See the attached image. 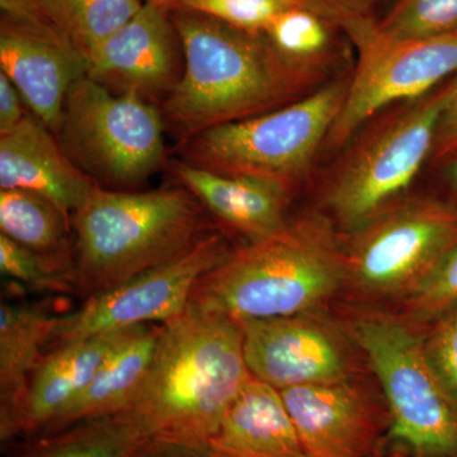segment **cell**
<instances>
[{"instance_id": "cell-31", "label": "cell", "mask_w": 457, "mask_h": 457, "mask_svg": "<svg viewBox=\"0 0 457 457\" xmlns=\"http://www.w3.org/2000/svg\"><path fill=\"white\" fill-rule=\"evenodd\" d=\"M457 152V74L453 77V89L449 102L441 114L436 132L431 162L438 164Z\"/></svg>"}, {"instance_id": "cell-9", "label": "cell", "mask_w": 457, "mask_h": 457, "mask_svg": "<svg viewBox=\"0 0 457 457\" xmlns=\"http://www.w3.org/2000/svg\"><path fill=\"white\" fill-rule=\"evenodd\" d=\"M165 131L161 107L86 75L69 90L57 140L99 187L137 191L168 165Z\"/></svg>"}, {"instance_id": "cell-26", "label": "cell", "mask_w": 457, "mask_h": 457, "mask_svg": "<svg viewBox=\"0 0 457 457\" xmlns=\"http://www.w3.org/2000/svg\"><path fill=\"white\" fill-rule=\"evenodd\" d=\"M179 8L215 18L243 31L263 32L272 21L286 11L306 8L318 12L347 33L360 18L347 16L318 0H185Z\"/></svg>"}, {"instance_id": "cell-7", "label": "cell", "mask_w": 457, "mask_h": 457, "mask_svg": "<svg viewBox=\"0 0 457 457\" xmlns=\"http://www.w3.org/2000/svg\"><path fill=\"white\" fill-rule=\"evenodd\" d=\"M453 89V77L422 97L386 108L348 143L324 185L319 210L342 234L408 194L423 165L431 162L438 122Z\"/></svg>"}, {"instance_id": "cell-14", "label": "cell", "mask_w": 457, "mask_h": 457, "mask_svg": "<svg viewBox=\"0 0 457 457\" xmlns=\"http://www.w3.org/2000/svg\"><path fill=\"white\" fill-rule=\"evenodd\" d=\"M183 69L182 44L170 12L144 3L92 54L87 77L114 93L158 106L176 88Z\"/></svg>"}, {"instance_id": "cell-35", "label": "cell", "mask_w": 457, "mask_h": 457, "mask_svg": "<svg viewBox=\"0 0 457 457\" xmlns=\"http://www.w3.org/2000/svg\"><path fill=\"white\" fill-rule=\"evenodd\" d=\"M437 165L445 191L457 198V152L453 153Z\"/></svg>"}, {"instance_id": "cell-24", "label": "cell", "mask_w": 457, "mask_h": 457, "mask_svg": "<svg viewBox=\"0 0 457 457\" xmlns=\"http://www.w3.org/2000/svg\"><path fill=\"white\" fill-rule=\"evenodd\" d=\"M146 440L130 414L123 411L27 437L5 457H131Z\"/></svg>"}, {"instance_id": "cell-4", "label": "cell", "mask_w": 457, "mask_h": 457, "mask_svg": "<svg viewBox=\"0 0 457 457\" xmlns=\"http://www.w3.org/2000/svg\"><path fill=\"white\" fill-rule=\"evenodd\" d=\"M74 294L92 296L187 253L216 230L187 189L98 187L71 215Z\"/></svg>"}, {"instance_id": "cell-25", "label": "cell", "mask_w": 457, "mask_h": 457, "mask_svg": "<svg viewBox=\"0 0 457 457\" xmlns=\"http://www.w3.org/2000/svg\"><path fill=\"white\" fill-rule=\"evenodd\" d=\"M337 29H341L318 12L295 8L276 17L263 33L286 62L324 75L332 60Z\"/></svg>"}, {"instance_id": "cell-16", "label": "cell", "mask_w": 457, "mask_h": 457, "mask_svg": "<svg viewBox=\"0 0 457 457\" xmlns=\"http://www.w3.org/2000/svg\"><path fill=\"white\" fill-rule=\"evenodd\" d=\"M167 168L176 186L191 192L207 213L245 243L273 236L291 218L294 195L278 183L213 173L179 158Z\"/></svg>"}, {"instance_id": "cell-8", "label": "cell", "mask_w": 457, "mask_h": 457, "mask_svg": "<svg viewBox=\"0 0 457 457\" xmlns=\"http://www.w3.org/2000/svg\"><path fill=\"white\" fill-rule=\"evenodd\" d=\"M351 77L242 121L216 126L177 144L179 159L213 173L253 177L295 194L341 112Z\"/></svg>"}, {"instance_id": "cell-32", "label": "cell", "mask_w": 457, "mask_h": 457, "mask_svg": "<svg viewBox=\"0 0 457 457\" xmlns=\"http://www.w3.org/2000/svg\"><path fill=\"white\" fill-rule=\"evenodd\" d=\"M14 84L0 73V137L16 129L29 111Z\"/></svg>"}, {"instance_id": "cell-22", "label": "cell", "mask_w": 457, "mask_h": 457, "mask_svg": "<svg viewBox=\"0 0 457 457\" xmlns=\"http://www.w3.org/2000/svg\"><path fill=\"white\" fill-rule=\"evenodd\" d=\"M59 315L47 303H2L0 308V440L16 420L29 380L49 345Z\"/></svg>"}, {"instance_id": "cell-19", "label": "cell", "mask_w": 457, "mask_h": 457, "mask_svg": "<svg viewBox=\"0 0 457 457\" xmlns=\"http://www.w3.org/2000/svg\"><path fill=\"white\" fill-rule=\"evenodd\" d=\"M207 451L210 457H309L278 390L253 376Z\"/></svg>"}, {"instance_id": "cell-20", "label": "cell", "mask_w": 457, "mask_h": 457, "mask_svg": "<svg viewBox=\"0 0 457 457\" xmlns=\"http://www.w3.org/2000/svg\"><path fill=\"white\" fill-rule=\"evenodd\" d=\"M143 5V0H0V21L68 42L89 60Z\"/></svg>"}, {"instance_id": "cell-15", "label": "cell", "mask_w": 457, "mask_h": 457, "mask_svg": "<svg viewBox=\"0 0 457 457\" xmlns=\"http://www.w3.org/2000/svg\"><path fill=\"white\" fill-rule=\"evenodd\" d=\"M88 60L68 42L0 22V73L29 112L57 137L69 90L86 77Z\"/></svg>"}, {"instance_id": "cell-28", "label": "cell", "mask_w": 457, "mask_h": 457, "mask_svg": "<svg viewBox=\"0 0 457 457\" xmlns=\"http://www.w3.org/2000/svg\"><path fill=\"white\" fill-rule=\"evenodd\" d=\"M457 302V245L445 255L425 281L394 309L416 326H422Z\"/></svg>"}, {"instance_id": "cell-2", "label": "cell", "mask_w": 457, "mask_h": 457, "mask_svg": "<svg viewBox=\"0 0 457 457\" xmlns=\"http://www.w3.org/2000/svg\"><path fill=\"white\" fill-rule=\"evenodd\" d=\"M251 378L242 323L189 303L161 324L145 383L126 413L147 440L207 447Z\"/></svg>"}, {"instance_id": "cell-21", "label": "cell", "mask_w": 457, "mask_h": 457, "mask_svg": "<svg viewBox=\"0 0 457 457\" xmlns=\"http://www.w3.org/2000/svg\"><path fill=\"white\" fill-rule=\"evenodd\" d=\"M159 332L161 324L135 327L104 361L82 394L40 435L60 431L82 420L128 411L145 383Z\"/></svg>"}, {"instance_id": "cell-17", "label": "cell", "mask_w": 457, "mask_h": 457, "mask_svg": "<svg viewBox=\"0 0 457 457\" xmlns=\"http://www.w3.org/2000/svg\"><path fill=\"white\" fill-rule=\"evenodd\" d=\"M135 327L50 348L31 376L16 420L2 442L40 435L88 386Z\"/></svg>"}, {"instance_id": "cell-30", "label": "cell", "mask_w": 457, "mask_h": 457, "mask_svg": "<svg viewBox=\"0 0 457 457\" xmlns=\"http://www.w3.org/2000/svg\"><path fill=\"white\" fill-rule=\"evenodd\" d=\"M417 327L427 362L457 399V302Z\"/></svg>"}, {"instance_id": "cell-3", "label": "cell", "mask_w": 457, "mask_h": 457, "mask_svg": "<svg viewBox=\"0 0 457 457\" xmlns=\"http://www.w3.org/2000/svg\"><path fill=\"white\" fill-rule=\"evenodd\" d=\"M345 279L342 233L321 212L291 216L273 236L234 246L189 303L237 321L332 308Z\"/></svg>"}, {"instance_id": "cell-1", "label": "cell", "mask_w": 457, "mask_h": 457, "mask_svg": "<svg viewBox=\"0 0 457 457\" xmlns=\"http://www.w3.org/2000/svg\"><path fill=\"white\" fill-rule=\"evenodd\" d=\"M170 12L185 69L159 107L177 144L286 106L324 84V75L286 62L263 32L243 31L188 9Z\"/></svg>"}, {"instance_id": "cell-10", "label": "cell", "mask_w": 457, "mask_h": 457, "mask_svg": "<svg viewBox=\"0 0 457 457\" xmlns=\"http://www.w3.org/2000/svg\"><path fill=\"white\" fill-rule=\"evenodd\" d=\"M357 65L327 145L341 149L376 114L422 97L457 74V31L429 38L394 40L376 20L356 36Z\"/></svg>"}, {"instance_id": "cell-11", "label": "cell", "mask_w": 457, "mask_h": 457, "mask_svg": "<svg viewBox=\"0 0 457 457\" xmlns=\"http://www.w3.org/2000/svg\"><path fill=\"white\" fill-rule=\"evenodd\" d=\"M234 246L216 228L187 253L147 270L92 296L77 311L59 315L50 348L146 324H164L188 308L198 279L222 263Z\"/></svg>"}, {"instance_id": "cell-18", "label": "cell", "mask_w": 457, "mask_h": 457, "mask_svg": "<svg viewBox=\"0 0 457 457\" xmlns=\"http://www.w3.org/2000/svg\"><path fill=\"white\" fill-rule=\"evenodd\" d=\"M97 187L31 112L0 137V189L41 195L71 218Z\"/></svg>"}, {"instance_id": "cell-27", "label": "cell", "mask_w": 457, "mask_h": 457, "mask_svg": "<svg viewBox=\"0 0 457 457\" xmlns=\"http://www.w3.org/2000/svg\"><path fill=\"white\" fill-rule=\"evenodd\" d=\"M376 29L394 40L449 35L457 31V0H398Z\"/></svg>"}, {"instance_id": "cell-12", "label": "cell", "mask_w": 457, "mask_h": 457, "mask_svg": "<svg viewBox=\"0 0 457 457\" xmlns=\"http://www.w3.org/2000/svg\"><path fill=\"white\" fill-rule=\"evenodd\" d=\"M240 323L249 371L278 392L372 372L333 306Z\"/></svg>"}, {"instance_id": "cell-23", "label": "cell", "mask_w": 457, "mask_h": 457, "mask_svg": "<svg viewBox=\"0 0 457 457\" xmlns=\"http://www.w3.org/2000/svg\"><path fill=\"white\" fill-rule=\"evenodd\" d=\"M0 230L73 281L71 218L55 204L23 189H0Z\"/></svg>"}, {"instance_id": "cell-6", "label": "cell", "mask_w": 457, "mask_h": 457, "mask_svg": "<svg viewBox=\"0 0 457 457\" xmlns=\"http://www.w3.org/2000/svg\"><path fill=\"white\" fill-rule=\"evenodd\" d=\"M342 243L345 279L337 302L394 311L457 245V198L408 192L342 234Z\"/></svg>"}, {"instance_id": "cell-13", "label": "cell", "mask_w": 457, "mask_h": 457, "mask_svg": "<svg viewBox=\"0 0 457 457\" xmlns=\"http://www.w3.org/2000/svg\"><path fill=\"white\" fill-rule=\"evenodd\" d=\"M279 395L309 457H381L392 416L372 372Z\"/></svg>"}, {"instance_id": "cell-36", "label": "cell", "mask_w": 457, "mask_h": 457, "mask_svg": "<svg viewBox=\"0 0 457 457\" xmlns=\"http://www.w3.org/2000/svg\"><path fill=\"white\" fill-rule=\"evenodd\" d=\"M143 2L149 3V4L158 5V7L171 11V9L179 8L185 0H143Z\"/></svg>"}, {"instance_id": "cell-34", "label": "cell", "mask_w": 457, "mask_h": 457, "mask_svg": "<svg viewBox=\"0 0 457 457\" xmlns=\"http://www.w3.org/2000/svg\"><path fill=\"white\" fill-rule=\"evenodd\" d=\"M321 4L327 7L336 9L341 13L353 17H370V8H371V0H318Z\"/></svg>"}, {"instance_id": "cell-5", "label": "cell", "mask_w": 457, "mask_h": 457, "mask_svg": "<svg viewBox=\"0 0 457 457\" xmlns=\"http://www.w3.org/2000/svg\"><path fill=\"white\" fill-rule=\"evenodd\" d=\"M333 311L365 353L389 405L383 453L457 457V399L427 362L420 328L392 309L337 302Z\"/></svg>"}, {"instance_id": "cell-33", "label": "cell", "mask_w": 457, "mask_h": 457, "mask_svg": "<svg viewBox=\"0 0 457 457\" xmlns=\"http://www.w3.org/2000/svg\"><path fill=\"white\" fill-rule=\"evenodd\" d=\"M131 457H210L207 447L161 440H146Z\"/></svg>"}, {"instance_id": "cell-29", "label": "cell", "mask_w": 457, "mask_h": 457, "mask_svg": "<svg viewBox=\"0 0 457 457\" xmlns=\"http://www.w3.org/2000/svg\"><path fill=\"white\" fill-rule=\"evenodd\" d=\"M0 270L5 278L35 293L74 294L71 278L56 272L38 255L4 234H0Z\"/></svg>"}]
</instances>
